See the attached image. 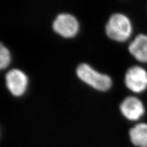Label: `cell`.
I'll return each instance as SVG.
<instances>
[{"instance_id":"obj_6","label":"cell","mask_w":147,"mask_h":147,"mask_svg":"<svg viewBox=\"0 0 147 147\" xmlns=\"http://www.w3.org/2000/svg\"><path fill=\"white\" fill-rule=\"evenodd\" d=\"M6 83L8 90L16 96L25 93L28 84V78L25 74L18 69H12L6 74Z\"/></svg>"},{"instance_id":"obj_3","label":"cell","mask_w":147,"mask_h":147,"mask_svg":"<svg viewBox=\"0 0 147 147\" xmlns=\"http://www.w3.org/2000/svg\"><path fill=\"white\" fill-rule=\"evenodd\" d=\"M128 89L140 93L147 89V71L140 66H133L127 70L125 77Z\"/></svg>"},{"instance_id":"obj_2","label":"cell","mask_w":147,"mask_h":147,"mask_svg":"<svg viewBox=\"0 0 147 147\" xmlns=\"http://www.w3.org/2000/svg\"><path fill=\"white\" fill-rule=\"evenodd\" d=\"M76 73L80 80L99 91L107 90L112 84L111 78L108 75L95 71L86 63L79 64Z\"/></svg>"},{"instance_id":"obj_8","label":"cell","mask_w":147,"mask_h":147,"mask_svg":"<svg viewBox=\"0 0 147 147\" xmlns=\"http://www.w3.org/2000/svg\"><path fill=\"white\" fill-rule=\"evenodd\" d=\"M132 144L137 147H147V123H140L133 126L129 132Z\"/></svg>"},{"instance_id":"obj_5","label":"cell","mask_w":147,"mask_h":147,"mask_svg":"<svg viewBox=\"0 0 147 147\" xmlns=\"http://www.w3.org/2000/svg\"><path fill=\"white\" fill-rule=\"evenodd\" d=\"M123 115L130 121H137L143 117L145 109L143 102L136 96H127L119 106Z\"/></svg>"},{"instance_id":"obj_4","label":"cell","mask_w":147,"mask_h":147,"mask_svg":"<svg viewBox=\"0 0 147 147\" xmlns=\"http://www.w3.org/2000/svg\"><path fill=\"white\" fill-rule=\"evenodd\" d=\"M79 22L76 18L70 13H59L53 23L54 31L64 38L74 36L79 31Z\"/></svg>"},{"instance_id":"obj_7","label":"cell","mask_w":147,"mask_h":147,"mask_svg":"<svg viewBox=\"0 0 147 147\" xmlns=\"http://www.w3.org/2000/svg\"><path fill=\"white\" fill-rule=\"evenodd\" d=\"M129 51L137 60L147 63V35L139 34L129 45Z\"/></svg>"},{"instance_id":"obj_9","label":"cell","mask_w":147,"mask_h":147,"mask_svg":"<svg viewBox=\"0 0 147 147\" xmlns=\"http://www.w3.org/2000/svg\"><path fill=\"white\" fill-rule=\"evenodd\" d=\"M11 61V55L9 50L2 43L0 44V68L6 67Z\"/></svg>"},{"instance_id":"obj_1","label":"cell","mask_w":147,"mask_h":147,"mask_svg":"<svg viewBox=\"0 0 147 147\" xmlns=\"http://www.w3.org/2000/svg\"><path fill=\"white\" fill-rule=\"evenodd\" d=\"M105 32L110 39L123 42L129 38L132 34V23L126 15L121 13H114L107 23Z\"/></svg>"}]
</instances>
